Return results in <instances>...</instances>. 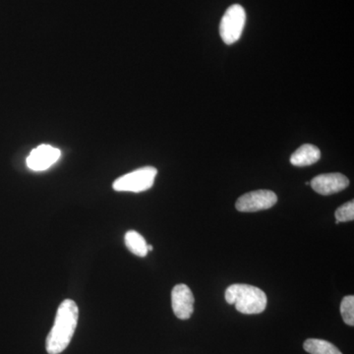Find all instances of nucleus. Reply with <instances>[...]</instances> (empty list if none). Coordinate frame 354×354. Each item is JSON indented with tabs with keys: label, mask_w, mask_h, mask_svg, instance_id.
Returning <instances> with one entry per match:
<instances>
[{
	"label": "nucleus",
	"mask_w": 354,
	"mask_h": 354,
	"mask_svg": "<svg viewBox=\"0 0 354 354\" xmlns=\"http://www.w3.org/2000/svg\"><path fill=\"white\" fill-rule=\"evenodd\" d=\"M341 314L346 325L354 326V297L348 295L342 298L341 304Z\"/></svg>",
	"instance_id": "f8f14e48"
},
{
	"label": "nucleus",
	"mask_w": 354,
	"mask_h": 354,
	"mask_svg": "<svg viewBox=\"0 0 354 354\" xmlns=\"http://www.w3.org/2000/svg\"><path fill=\"white\" fill-rule=\"evenodd\" d=\"M321 158L318 147L311 144H304L291 155L290 164L295 167H308L316 164Z\"/></svg>",
	"instance_id": "1a4fd4ad"
},
{
	"label": "nucleus",
	"mask_w": 354,
	"mask_h": 354,
	"mask_svg": "<svg viewBox=\"0 0 354 354\" xmlns=\"http://www.w3.org/2000/svg\"><path fill=\"white\" fill-rule=\"evenodd\" d=\"M246 23V12L239 4L228 7L221 18L220 35L223 43L234 44L241 39Z\"/></svg>",
	"instance_id": "20e7f679"
},
{
	"label": "nucleus",
	"mask_w": 354,
	"mask_h": 354,
	"mask_svg": "<svg viewBox=\"0 0 354 354\" xmlns=\"http://www.w3.org/2000/svg\"><path fill=\"white\" fill-rule=\"evenodd\" d=\"M335 218L339 223H346V221H353L354 220V202L353 200L342 205L339 208L335 211Z\"/></svg>",
	"instance_id": "ddd939ff"
},
{
	"label": "nucleus",
	"mask_w": 354,
	"mask_h": 354,
	"mask_svg": "<svg viewBox=\"0 0 354 354\" xmlns=\"http://www.w3.org/2000/svg\"><path fill=\"white\" fill-rule=\"evenodd\" d=\"M310 185L318 194L329 196L346 189L349 185V180L344 174L333 172V174H324L314 177Z\"/></svg>",
	"instance_id": "423d86ee"
},
{
	"label": "nucleus",
	"mask_w": 354,
	"mask_h": 354,
	"mask_svg": "<svg viewBox=\"0 0 354 354\" xmlns=\"http://www.w3.org/2000/svg\"><path fill=\"white\" fill-rule=\"evenodd\" d=\"M79 309L76 302L65 299L58 307L55 324L46 341V348L48 354L64 353L69 346L77 324H78Z\"/></svg>",
	"instance_id": "f257e3e1"
},
{
	"label": "nucleus",
	"mask_w": 354,
	"mask_h": 354,
	"mask_svg": "<svg viewBox=\"0 0 354 354\" xmlns=\"http://www.w3.org/2000/svg\"><path fill=\"white\" fill-rule=\"evenodd\" d=\"M194 295L184 283L174 286L171 291V306L174 315L180 320H188L194 312Z\"/></svg>",
	"instance_id": "0eeeda50"
},
{
	"label": "nucleus",
	"mask_w": 354,
	"mask_h": 354,
	"mask_svg": "<svg viewBox=\"0 0 354 354\" xmlns=\"http://www.w3.org/2000/svg\"><path fill=\"white\" fill-rule=\"evenodd\" d=\"M60 151L50 145H41L34 149L27 158V165L35 171H46L57 162Z\"/></svg>",
	"instance_id": "6e6552de"
},
{
	"label": "nucleus",
	"mask_w": 354,
	"mask_h": 354,
	"mask_svg": "<svg viewBox=\"0 0 354 354\" xmlns=\"http://www.w3.org/2000/svg\"><path fill=\"white\" fill-rule=\"evenodd\" d=\"M147 249H148V251H152L153 250V246L152 245H147Z\"/></svg>",
	"instance_id": "4468645a"
},
{
	"label": "nucleus",
	"mask_w": 354,
	"mask_h": 354,
	"mask_svg": "<svg viewBox=\"0 0 354 354\" xmlns=\"http://www.w3.org/2000/svg\"><path fill=\"white\" fill-rule=\"evenodd\" d=\"M228 304H235V308L245 315L260 314L267 307V295L256 286L235 283L225 290Z\"/></svg>",
	"instance_id": "f03ea898"
},
{
	"label": "nucleus",
	"mask_w": 354,
	"mask_h": 354,
	"mask_svg": "<svg viewBox=\"0 0 354 354\" xmlns=\"http://www.w3.org/2000/svg\"><path fill=\"white\" fill-rule=\"evenodd\" d=\"M277 202L278 197L272 191L256 190L239 197L235 204V208L242 213H253L272 208Z\"/></svg>",
	"instance_id": "39448f33"
},
{
	"label": "nucleus",
	"mask_w": 354,
	"mask_h": 354,
	"mask_svg": "<svg viewBox=\"0 0 354 354\" xmlns=\"http://www.w3.org/2000/svg\"><path fill=\"white\" fill-rule=\"evenodd\" d=\"M124 241L130 252L138 256V257H146L149 252L148 249H147L148 244H147L145 239L139 232H135V230H129L125 234Z\"/></svg>",
	"instance_id": "9d476101"
},
{
	"label": "nucleus",
	"mask_w": 354,
	"mask_h": 354,
	"mask_svg": "<svg viewBox=\"0 0 354 354\" xmlns=\"http://www.w3.org/2000/svg\"><path fill=\"white\" fill-rule=\"evenodd\" d=\"M304 348L310 354H342L332 342L320 339H306Z\"/></svg>",
	"instance_id": "9b49d317"
},
{
	"label": "nucleus",
	"mask_w": 354,
	"mask_h": 354,
	"mask_svg": "<svg viewBox=\"0 0 354 354\" xmlns=\"http://www.w3.org/2000/svg\"><path fill=\"white\" fill-rule=\"evenodd\" d=\"M157 174L155 167H142L116 179L113 183V189L120 192H143L152 187Z\"/></svg>",
	"instance_id": "7ed1b4c3"
}]
</instances>
